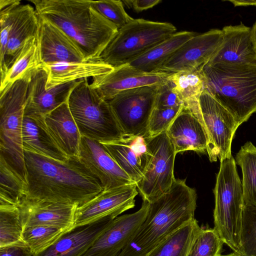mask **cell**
<instances>
[{
	"instance_id": "cell-5",
	"label": "cell",
	"mask_w": 256,
	"mask_h": 256,
	"mask_svg": "<svg viewBox=\"0 0 256 256\" xmlns=\"http://www.w3.org/2000/svg\"><path fill=\"white\" fill-rule=\"evenodd\" d=\"M33 72L0 92V158L5 161L26 186L22 128L28 85Z\"/></svg>"
},
{
	"instance_id": "cell-35",
	"label": "cell",
	"mask_w": 256,
	"mask_h": 256,
	"mask_svg": "<svg viewBox=\"0 0 256 256\" xmlns=\"http://www.w3.org/2000/svg\"><path fill=\"white\" fill-rule=\"evenodd\" d=\"M18 207H0V247L23 242Z\"/></svg>"
},
{
	"instance_id": "cell-2",
	"label": "cell",
	"mask_w": 256,
	"mask_h": 256,
	"mask_svg": "<svg viewBox=\"0 0 256 256\" xmlns=\"http://www.w3.org/2000/svg\"><path fill=\"white\" fill-rule=\"evenodd\" d=\"M38 14L63 31L86 62L99 61L118 28L100 14L89 0H31Z\"/></svg>"
},
{
	"instance_id": "cell-28",
	"label": "cell",
	"mask_w": 256,
	"mask_h": 256,
	"mask_svg": "<svg viewBox=\"0 0 256 256\" xmlns=\"http://www.w3.org/2000/svg\"><path fill=\"white\" fill-rule=\"evenodd\" d=\"M196 34L190 31L176 32L128 64L146 72H158L182 46Z\"/></svg>"
},
{
	"instance_id": "cell-20",
	"label": "cell",
	"mask_w": 256,
	"mask_h": 256,
	"mask_svg": "<svg viewBox=\"0 0 256 256\" xmlns=\"http://www.w3.org/2000/svg\"><path fill=\"white\" fill-rule=\"evenodd\" d=\"M222 42L208 64L256 65V47L252 28L240 24L224 26Z\"/></svg>"
},
{
	"instance_id": "cell-17",
	"label": "cell",
	"mask_w": 256,
	"mask_h": 256,
	"mask_svg": "<svg viewBox=\"0 0 256 256\" xmlns=\"http://www.w3.org/2000/svg\"><path fill=\"white\" fill-rule=\"evenodd\" d=\"M47 74L42 66L32 73L30 81L24 116L46 115L68 102L74 88L80 80L46 88Z\"/></svg>"
},
{
	"instance_id": "cell-24",
	"label": "cell",
	"mask_w": 256,
	"mask_h": 256,
	"mask_svg": "<svg viewBox=\"0 0 256 256\" xmlns=\"http://www.w3.org/2000/svg\"><path fill=\"white\" fill-rule=\"evenodd\" d=\"M166 132L176 154L186 151L206 152L208 140L204 129L188 108H182Z\"/></svg>"
},
{
	"instance_id": "cell-3",
	"label": "cell",
	"mask_w": 256,
	"mask_h": 256,
	"mask_svg": "<svg viewBox=\"0 0 256 256\" xmlns=\"http://www.w3.org/2000/svg\"><path fill=\"white\" fill-rule=\"evenodd\" d=\"M186 181L175 178L168 191L150 202L144 220L117 256H146L168 236L195 218L196 192Z\"/></svg>"
},
{
	"instance_id": "cell-30",
	"label": "cell",
	"mask_w": 256,
	"mask_h": 256,
	"mask_svg": "<svg viewBox=\"0 0 256 256\" xmlns=\"http://www.w3.org/2000/svg\"><path fill=\"white\" fill-rule=\"evenodd\" d=\"M183 107L193 114L198 109L200 95L206 90L205 80L202 71H182L169 77Z\"/></svg>"
},
{
	"instance_id": "cell-22",
	"label": "cell",
	"mask_w": 256,
	"mask_h": 256,
	"mask_svg": "<svg viewBox=\"0 0 256 256\" xmlns=\"http://www.w3.org/2000/svg\"><path fill=\"white\" fill-rule=\"evenodd\" d=\"M118 215L113 214L74 227L35 256H81Z\"/></svg>"
},
{
	"instance_id": "cell-32",
	"label": "cell",
	"mask_w": 256,
	"mask_h": 256,
	"mask_svg": "<svg viewBox=\"0 0 256 256\" xmlns=\"http://www.w3.org/2000/svg\"><path fill=\"white\" fill-rule=\"evenodd\" d=\"M242 171V186L244 204L256 206V146L248 142L235 158Z\"/></svg>"
},
{
	"instance_id": "cell-12",
	"label": "cell",
	"mask_w": 256,
	"mask_h": 256,
	"mask_svg": "<svg viewBox=\"0 0 256 256\" xmlns=\"http://www.w3.org/2000/svg\"><path fill=\"white\" fill-rule=\"evenodd\" d=\"M222 38V31L219 29L196 34L182 46L158 72L172 74L182 71H202L218 49Z\"/></svg>"
},
{
	"instance_id": "cell-38",
	"label": "cell",
	"mask_w": 256,
	"mask_h": 256,
	"mask_svg": "<svg viewBox=\"0 0 256 256\" xmlns=\"http://www.w3.org/2000/svg\"><path fill=\"white\" fill-rule=\"evenodd\" d=\"M92 6L103 17L121 28L134 18L126 12L120 0H90Z\"/></svg>"
},
{
	"instance_id": "cell-10",
	"label": "cell",
	"mask_w": 256,
	"mask_h": 256,
	"mask_svg": "<svg viewBox=\"0 0 256 256\" xmlns=\"http://www.w3.org/2000/svg\"><path fill=\"white\" fill-rule=\"evenodd\" d=\"M145 139L150 154L142 178L136 184L143 200L150 202L171 188L176 154L166 131Z\"/></svg>"
},
{
	"instance_id": "cell-44",
	"label": "cell",
	"mask_w": 256,
	"mask_h": 256,
	"mask_svg": "<svg viewBox=\"0 0 256 256\" xmlns=\"http://www.w3.org/2000/svg\"><path fill=\"white\" fill-rule=\"evenodd\" d=\"M252 36L254 40V42L256 47V22L254 24L252 28Z\"/></svg>"
},
{
	"instance_id": "cell-36",
	"label": "cell",
	"mask_w": 256,
	"mask_h": 256,
	"mask_svg": "<svg viewBox=\"0 0 256 256\" xmlns=\"http://www.w3.org/2000/svg\"><path fill=\"white\" fill-rule=\"evenodd\" d=\"M224 244L214 228L201 227L187 256H222Z\"/></svg>"
},
{
	"instance_id": "cell-33",
	"label": "cell",
	"mask_w": 256,
	"mask_h": 256,
	"mask_svg": "<svg viewBox=\"0 0 256 256\" xmlns=\"http://www.w3.org/2000/svg\"><path fill=\"white\" fill-rule=\"evenodd\" d=\"M26 196V186L0 158V207H18Z\"/></svg>"
},
{
	"instance_id": "cell-25",
	"label": "cell",
	"mask_w": 256,
	"mask_h": 256,
	"mask_svg": "<svg viewBox=\"0 0 256 256\" xmlns=\"http://www.w3.org/2000/svg\"><path fill=\"white\" fill-rule=\"evenodd\" d=\"M44 122L60 149L68 158L78 157L82 136L68 102L46 115Z\"/></svg>"
},
{
	"instance_id": "cell-11",
	"label": "cell",
	"mask_w": 256,
	"mask_h": 256,
	"mask_svg": "<svg viewBox=\"0 0 256 256\" xmlns=\"http://www.w3.org/2000/svg\"><path fill=\"white\" fill-rule=\"evenodd\" d=\"M159 85L126 90L108 102L125 136H148Z\"/></svg>"
},
{
	"instance_id": "cell-4",
	"label": "cell",
	"mask_w": 256,
	"mask_h": 256,
	"mask_svg": "<svg viewBox=\"0 0 256 256\" xmlns=\"http://www.w3.org/2000/svg\"><path fill=\"white\" fill-rule=\"evenodd\" d=\"M206 90L233 116L238 126L256 112V65L208 64Z\"/></svg>"
},
{
	"instance_id": "cell-27",
	"label": "cell",
	"mask_w": 256,
	"mask_h": 256,
	"mask_svg": "<svg viewBox=\"0 0 256 256\" xmlns=\"http://www.w3.org/2000/svg\"><path fill=\"white\" fill-rule=\"evenodd\" d=\"M47 74L46 88L106 75L114 68L100 60L81 62H58L42 64Z\"/></svg>"
},
{
	"instance_id": "cell-23",
	"label": "cell",
	"mask_w": 256,
	"mask_h": 256,
	"mask_svg": "<svg viewBox=\"0 0 256 256\" xmlns=\"http://www.w3.org/2000/svg\"><path fill=\"white\" fill-rule=\"evenodd\" d=\"M146 136H124L100 142L121 168L136 184L142 178L150 154Z\"/></svg>"
},
{
	"instance_id": "cell-9",
	"label": "cell",
	"mask_w": 256,
	"mask_h": 256,
	"mask_svg": "<svg viewBox=\"0 0 256 256\" xmlns=\"http://www.w3.org/2000/svg\"><path fill=\"white\" fill-rule=\"evenodd\" d=\"M206 133V152L211 162L232 156V143L238 127L232 114L206 90L200 96L198 107L194 114Z\"/></svg>"
},
{
	"instance_id": "cell-6",
	"label": "cell",
	"mask_w": 256,
	"mask_h": 256,
	"mask_svg": "<svg viewBox=\"0 0 256 256\" xmlns=\"http://www.w3.org/2000/svg\"><path fill=\"white\" fill-rule=\"evenodd\" d=\"M214 189V228L224 244L239 254L242 214L244 205L242 183L234 158L220 162Z\"/></svg>"
},
{
	"instance_id": "cell-40",
	"label": "cell",
	"mask_w": 256,
	"mask_h": 256,
	"mask_svg": "<svg viewBox=\"0 0 256 256\" xmlns=\"http://www.w3.org/2000/svg\"><path fill=\"white\" fill-rule=\"evenodd\" d=\"M169 77L166 82L158 86L154 108H168L183 106Z\"/></svg>"
},
{
	"instance_id": "cell-18",
	"label": "cell",
	"mask_w": 256,
	"mask_h": 256,
	"mask_svg": "<svg viewBox=\"0 0 256 256\" xmlns=\"http://www.w3.org/2000/svg\"><path fill=\"white\" fill-rule=\"evenodd\" d=\"M78 206L25 196L18 206L23 229L36 226H51L68 231L74 225Z\"/></svg>"
},
{
	"instance_id": "cell-19",
	"label": "cell",
	"mask_w": 256,
	"mask_h": 256,
	"mask_svg": "<svg viewBox=\"0 0 256 256\" xmlns=\"http://www.w3.org/2000/svg\"><path fill=\"white\" fill-rule=\"evenodd\" d=\"M38 16V44L42 64L86 62L80 50L63 31Z\"/></svg>"
},
{
	"instance_id": "cell-41",
	"label": "cell",
	"mask_w": 256,
	"mask_h": 256,
	"mask_svg": "<svg viewBox=\"0 0 256 256\" xmlns=\"http://www.w3.org/2000/svg\"><path fill=\"white\" fill-rule=\"evenodd\" d=\"M0 256H35V254L23 241L0 247Z\"/></svg>"
},
{
	"instance_id": "cell-7",
	"label": "cell",
	"mask_w": 256,
	"mask_h": 256,
	"mask_svg": "<svg viewBox=\"0 0 256 256\" xmlns=\"http://www.w3.org/2000/svg\"><path fill=\"white\" fill-rule=\"evenodd\" d=\"M68 105L82 136L100 142L125 136L108 102L100 96L88 78L74 88Z\"/></svg>"
},
{
	"instance_id": "cell-15",
	"label": "cell",
	"mask_w": 256,
	"mask_h": 256,
	"mask_svg": "<svg viewBox=\"0 0 256 256\" xmlns=\"http://www.w3.org/2000/svg\"><path fill=\"white\" fill-rule=\"evenodd\" d=\"M78 157L98 178L104 190L135 183L99 141L82 136Z\"/></svg>"
},
{
	"instance_id": "cell-13",
	"label": "cell",
	"mask_w": 256,
	"mask_h": 256,
	"mask_svg": "<svg viewBox=\"0 0 256 256\" xmlns=\"http://www.w3.org/2000/svg\"><path fill=\"white\" fill-rule=\"evenodd\" d=\"M149 207L143 200L136 212L116 218L81 256H117L144 220Z\"/></svg>"
},
{
	"instance_id": "cell-45",
	"label": "cell",
	"mask_w": 256,
	"mask_h": 256,
	"mask_svg": "<svg viewBox=\"0 0 256 256\" xmlns=\"http://www.w3.org/2000/svg\"><path fill=\"white\" fill-rule=\"evenodd\" d=\"M223 256H241L240 254H239L236 252H233L230 254H225Z\"/></svg>"
},
{
	"instance_id": "cell-39",
	"label": "cell",
	"mask_w": 256,
	"mask_h": 256,
	"mask_svg": "<svg viewBox=\"0 0 256 256\" xmlns=\"http://www.w3.org/2000/svg\"><path fill=\"white\" fill-rule=\"evenodd\" d=\"M182 108H154L148 123V136H155L166 131Z\"/></svg>"
},
{
	"instance_id": "cell-21",
	"label": "cell",
	"mask_w": 256,
	"mask_h": 256,
	"mask_svg": "<svg viewBox=\"0 0 256 256\" xmlns=\"http://www.w3.org/2000/svg\"><path fill=\"white\" fill-rule=\"evenodd\" d=\"M38 25L39 16L34 7L20 4L14 8L6 52L0 66V81L4 78L26 41L38 34Z\"/></svg>"
},
{
	"instance_id": "cell-43",
	"label": "cell",
	"mask_w": 256,
	"mask_h": 256,
	"mask_svg": "<svg viewBox=\"0 0 256 256\" xmlns=\"http://www.w3.org/2000/svg\"><path fill=\"white\" fill-rule=\"evenodd\" d=\"M234 6H256V0H229Z\"/></svg>"
},
{
	"instance_id": "cell-34",
	"label": "cell",
	"mask_w": 256,
	"mask_h": 256,
	"mask_svg": "<svg viewBox=\"0 0 256 256\" xmlns=\"http://www.w3.org/2000/svg\"><path fill=\"white\" fill-rule=\"evenodd\" d=\"M67 232L56 226H29L23 229L22 240L36 256L50 246Z\"/></svg>"
},
{
	"instance_id": "cell-29",
	"label": "cell",
	"mask_w": 256,
	"mask_h": 256,
	"mask_svg": "<svg viewBox=\"0 0 256 256\" xmlns=\"http://www.w3.org/2000/svg\"><path fill=\"white\" fill-rule=\"evenodd\" d=\"M200 229L194 218L168 236L146 256H187Z\"/></svg>"
},
{
	"instance_id": "cell-42",
	"label": "cell",
	"mask_w": 256,
	"mask_h": 256,
	"mask_svg": "<svg viewBox=\"0 0 256 256\" xmlns=\"http://www.w3.org/2000/svg\"><path fill=\"white\" fill-rule=\"evenodd\" d=\"M128 8L139 12L153 8L162 2L161 0H122Z\"/></svg>"
},
{
	"instance_id": "cell-16",
	"label": "cell",
	"mask_w": 256,
	"mask_h": 256,
	"mask_svg": "<svg viewBox=\"0 0 256 256\" xmlns=\"http://www.w3.org/2000/svg\"><path fill=\"white\" fill-rule=\"evenodd\" d=\"M170 74L164 72H146L126 64L114 68L106 75L93 78L90 85L100 96L108 101L126 90L161 84Z\"/></svg>"
},
{
	"instance_id": "cell-14",
	"label": "cell",
	"mask_w": 256,
	"mask_h": 256,
	"mask_svg": "<svg viewBox=\"0 0 256 256\" xmlns=\"http://www.w3.org/2000/svg\"><path fill=\"white\" fill-rule=\"evenodd\" d=\"M138 194L136 183L103 190L93 198L76 208L74 227L93 222L109 215H120L135 206V198Z\"/></svg>"
},
{
	"instance_id": "cell-8",
	"label": "cell",
	"mask_w": 256,
	"mask_h": 256,
	"mask_svg": "<svg viewBox=\"0 0 256 256\" xmlns=\"http://www.w3.org/2000/svg\"><path fill=\"white\" fill-rule=\"evenodd\" d=\"M176 31V26L170 22L134 18L118 30L99 60L114 68L126 64Z\"/></svg>"
},
{
	"instance_id": "cell-26",
	"label": "cell",
	"mask_w": 256,
	"mask_h": 256,
	"mask_svg": "<svg viewBox=\"0 0 256 256\" xmlns=\"http://www.w3.org/2000/svg\"><path fill=\"white\" fill-rule=\"evenodd\" d=\"M22 140L24 150L62 162L69 158L60 149L50 134L44 116L24 115Z\"/></svg>"
},
{
	"instance_id": "cell-31",
	"label": "cell",
	"mask_w": 256,
	"mask_h": 256,
	"mask_svg": "<svg viewBox=\"0 0 256 256\" xmlns=\"http://www.w3.org/2000/svg\"><path fill=\"white\" fill-rule=\"evenodd\" d=\"M38 34L28 39L4 78L0 81V92L14 82L42 66L38 44Z\"/></svg>"
},
{
	"instance_id": "cell-1",
	"label": "cell",
	"mask_w": 256,
	"mask_h": 256,
	"mask_svg": "<svg viewBox=\"0 0 256 256\" xmlns=\"http://www.w3.org/2000/svg\"><path fill=\"white\" fill-rule=\"evenodd\" d=\"M24 156L27 197L79 207L104 190L79 157L62 162L26 150Z\"/></svg>"
},
{
	"instance_id": "cell-37",
	"label": "cell",
	"mask_w": 256,
	"mask_h": 256,
	"mask_svg": "<svg viewBox=\"0 0 256 256\" xmlns=\"http://www.w3.org/2000/svg\"><path fill=\"white\" fill-rule=\"evenodd\" d=\"M239 254L256 256V206L244 204L242 214Z\"/></svg>"
}]
</instances>
